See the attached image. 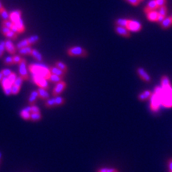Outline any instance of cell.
I'll return each mask as SVG.
<instances>
[{
  "instance_id": "obj_1",
  "label": "cell",
  "mask_w": 172,
  "mask_h": 172,
  "mask_svg": "<svg viewBox=\"0 0 172 172\" xmlns=\"http://www.w3.org/2000/svg\"><path fill=\"white\" fill-rule=\"evenodd\" d=\"M29 70L32 75H37L49 80L51 75L50 68L43 64H31L29 65Z\"/></svg>"
},
{
  "instance_id": "obj_2",
  "label": "cell",
  "mask_w": 172,
  "mask_h": 172,
  "mask_svg": "<svg viewBox=\"0 0 172 172\" xmlns=\"http://www.w3.org/2000/svg\"><path fill=\"white\" fill-rule=\"evenodd\" d=\"M67 55L69 57H86L88 54V51L81 46H72L67 50Z\"/></svg>"
},
{
  "instance_id": "obj_3",
  "label": "cell",
  "mask_w": 172,
  "mask_h": 172,
  "mask_svg": "<svg viewBox=\"0 0 172 172\" xmlns=\"http://www.w3.org/2000/svg\"><path fill=\"white\" fill-rule=\"evenodd\" d=\"M32 80L33 81L38 85L39 88H42L44 89H48L49 88V84H48V80L45 79L44 77L40 76H37V75H32Z\"/></svg>"
},
{
  "instance_id": "obj_4",
  "label": "cell",
  "mask_w": 172,
  "mask_h": 172,
  "mask_svg": "<svg viewBox=\"0 0 172 172\" xmlns=\"http://www.w3.org/2000/svg\"><path fill=\"white\" fill-rule=\"evenodd\" d=\"M18 72H19V76L23 77L24 81H27L29 79L28 72L26 69V60L25 58H23L21 62L18 64Z\"/></svg>"
},
{
  "instance_id": "obj_5",
  "label": "cell",
  "mask_w": 172,
  "mask_h": 172,
  "mask_svg": "<svg viewBox=\"0 0 172 172\" xmlns=\"http://www.w3.org/2000/svg\"><path fill=\"white\" fill-rule=\"evenodd\" d=\"M126 28L129 31H132V32H139V31L141 30L142 25L141 23H139L137 21L128 19Z\"/></svg>"
},
{
  "instance_id": "obj_6",
  "label": "cell",
  "mask_w": 172,
  "mask_h": 172,
  "mask_svg": "<svg viewBox=\"0 0 172 172\" xmlns=\"http://www.w3.org/2000/svg\"><path fill=\"white\" fill-rule=\"evenodd\" d=\"M65 88H66V82H65L64 81H62L59 83H57L53 90V96H54V97L60 96L63 93V91L65 90Z\"/></svg>"
},
{
  "instance_id": "obj_7",
  "label": "cell",
  "mask_w": 172,
  "mask_h": 172,
  "mask_svg": "<svg viewBox=\"0 0 172 172\" xmlns=\"http://www.w3.org/2000/svg\"><path fill=\"white\" fill-rule=\"evenodd\" d=\"M1 84H2V86H3V91H4V93H5L6 96L11 95V88L13 85L9 81L8 78L7 77H3L2 81H1Z\"/></svg>"
},
{
  "instance_id": "obj_8",
  "label": "cell",
  "mask_w": 172,
  "mask_h": 172,
  "mask_svg": "<svg viewBox=\"0 0 172 172\" xmlns=\"http://www.w3.org/2000/svg\"><path fill=\"white\" fill-rule=\"evenodd\" d=\"M137 74H138L139 76L144 81L147 82V83L151 81V78L149 76V74H147V72L145 71V69L143 68H138L137 69Z\"/></svg>"
},
{
  "instance_id": "obj_9",
  "label": "cell",
  "mask_w": 172,
  "mask_h": 172,
  "mask_svg": "<svg viewBox=\"0 0 172 172\" xmlns=\"http://www.w3.org/2000/svg\"><path fill=\"white\" fill-rule=\"evenodd\" d=\"M5 46H6V50L10 54H15L17 52V47L14 45L12 40L7 39L5 41Z\"/></svg>"
},
{
  "instance_id": "obj_10",
  "label": "cell",
  "mask_w": 172,
  "mask_h": 172,
  "mask_svg": "<svg viewBox=\"0 0 172 172\" xmlns=\"http://www.w3.org/2000/svg\"><path fill=\"white\" fill-rule=\"evenodd\" d=\"M114 29H115V31H116V34H118L119 35H121V36H123V37L124 38H129L130 36H131L130 31L128 30L126 27L116 25Z\"/></svg>"
},
{
  "instance_id": "obj_11",
  "label": "cell",
  "mask_w": 172,
  "mask_h": 172,
  "mask_svg": "<svg viewBox=\"0 0 172 172\" xmlns=\"http://www.w3.org/2000/svg\"><path fill=\"white\" fill-rule=\"evenodd\" d=\"M13 23L14 24V25L16 26L19 31V34H23V32L25 30V25H24V22L22 18H19L18 19L15 20L14 22H13Z\"/></svg>"
},
{
  "instance_id": "obj_12",
  "label": "cell",
  "mask_w": 172,
  "mask_h": 172,
  "mask_svg": "<svg viewBox=\"0 0 172 172\" xmlns=\"http://www.w3.org/2000/svg\"><path fill=\"white\" fill-rule=\"evenodd\" d=\"M39 97V94H38V91L34 90L32 91L30 95V97L28 99V103L30 105H34V104L37 101L38 98Z\"/></svg>"
},
{
  "instance_id": "obj_13",
  "label": "cell",
  "mask_w": 172,
  "mask_h": 172,
  "mask_svg": "<svg viewBox=\"0 0 172 172\" xmlns=\"http://www.w3.org/2000/svg\"><path fill=\"white\" fill-rule=\"evenodd\" d=\"M157 8H159V7L158 5H157V3H156V0H151V1H150L149 3H148L147 6L144 8V12L147 14L151 11H155Z\"/></svg>"
},
{
  "instance_id": "obj_14",
  "label": "cell",
  "mask_w": 172,
  "mask_h": 172,
  "mask_svg": "<svg viewBox=\"0 0 172 172\" xmlns=\"http://www.w3.org/2000/svg\"><path fill=\"white\" fill-rule=\"evenodd\" d=\"M50 70L51 74L57 75V76H62V77H65V74H66L64 71L61 70L57 66H51V67H50Z\"/></svg>"
},
{
  "instance_id": "obj_15",
  "label": "cell",
  "mask_w": 172,
  "mask_h": 172,
  "mask_svg": "<svg viewBox=\"0 0 172 172\" xmlns=\"http://www.w3.org/2000/svg\"><path fill=\"white\" fill-rule=\"evenodd\" d=\"M151 96H152V93H151V91L146 90L139 95L138 99L140 101H147V99L150 98Z\"/></svg>"
},
{
  "instance_id": "obj_16",
  "label": "cell",
  "mask_w": 172,
  "mask_h": 172,
  "mask_svg": "<svg viewBox=\"0 0 172 172\" xmlns=\"http://www.w3.org/2000/svg\"><path fill=\"white\" fill-rule=\"evenodd\" d=\"M147 17L149 21L151 22H157L159 17V12L156 11H151L148 13H147Z\"/></svg>"
},
{
  "instance_id": "obj_17",
  "label": "cell",
  "mask_w": 172,
  "mask_h": 172,
  "mask_svg": "<svg viewBox=\"0 0 172 172\" xmlns=\"http://www.w3.org/2000/svg\"><path fill=\"white\" fill-rule=\"evenodd\" d=\"M19 18H22V11L20 10H15L10 14V20L12 23L14 22L15 20L18 19Z\"/></svg>"
},
{
  "instance_id": "obj_18",
  "label": "cell",
  "mask_w": 172,
  "mask_h": 172,
  "mask_svg": "<svg viewBox=\"0 0 172 172\" xmlns=\"http://www.w3.org/2000/svg\"><path fill=\"white\" fill-rule=\"evenodd\" d=\"M38 94H39V98H41L42 100L50 99V94L46 89H44L42 88H38Z\"/></svg>"
},
{
  "instance_id": "obj_19",
  "label": "cell",
  "mask_w": 172,
  "mask_h": 172,
  "mask_svg": "<svg viewBox=\"0 0 172 172\" xmlns=\"http://www.w3.org/2000/svg\"><path fill=\"white\" fill-rule=\"evenodd\" d=\"M161 27L163 29H167L170 28L172 25V18L171 17H166L165 18V19L160 24Z\"/></svg>"
},
{
  "instance_id": "obj_20",
  "label": "cell",
  "mask_w": 172,
  "mask_h": 172,
  "mask_svg": "<svg viewBox=\"0 0 172 172\" xmlns=\"http://www.w3.org/2000/svg\"><path fill=\"white\" fill-rule=\"evenodd\" d=\"M31 56L33 57L34 58L37 60L38 62H42L43 61V57L42 54L40 53L39 51H38L36 49H33L32 50V53H31Z\"/></svg>"
},
{
  "instance_id": "obj_21",
  "label": "cell",
  "mask_w": 172,
  "mask_h": 172,
  "mask_svg": "<svg viewBox=\"0 0 172 172\" xmlns=\"http://www.w3.org/2000/svg\"><path fill=\"white\" fill-rule=\"evenodd\" d=\"M32 50H33V49L31 48V46H27V47H24V48H22L20 49V50H18V53H19L20 55H22V56L31 55Z\"/></svg>"
},
{
  "instance_id": "obj_22",
  "label": "cell",
  "mask_w": 172,
  "mask_h": 172,
  "mask_svg": "<svg viewBox=\"0 0 172 172\" xmlns=\"http://www.w3.org/2000/svg\"><path fill=\"white\" fill-rule=\"evenodd\" d=\"M27 40H28V42L29 44H30V45H35L36 43H38V42H39L40 40V38L38 35H32V36H30V37H29L28 38H27Z\"/></svg>"
},
{
  "instance_id": "obj_23",
  "label": "cell",
  "mask_w": 172,
  "mask_h": 172,
  "mask_svg": "<svg viewBox=\"0 0 172 172\" xmlns=\"http://www.w3.org/2000/svg\"><path fill=\"white\" fill-rule=\"evenodd\" d=\"M62 76H57V75H54V74H51L50 76V78H49V81L51 82V83H54V84H57V83H59L60 81H62Z\"/></svg>"
},
{
  "instance_id": "obj_24",
  "label": "cell",
  "mask_w": 172,
  "mask_h": 172,
  "mask_svg": "<svg viewBox=\"0 0 172 172\" xmlns=\"http://www.w3.org/2000/svg\"><path fill=\"white\" fill-rule=\"evenodd\" d=\"M55 65H56L58 69H60L61 70L64 71L65 74L68 72V66L65 65L64 62H60V61H57V62H55Z\"/></svg>"
},
{
  "instance_id": "obj_25",
  "label": "cell",
  "mask_w": 172,
  "mask_h": 172,
  "mask_svg": "<svg viewBox=\"0 0 172 172\" xmlns=\"http://www.w3.org/2000/svg\"><path fill=\"white\" fill-rule=\"evenodd\" d=\"M161 82H162V85H163L164 88L171 87V82H170V80L167 76H163Z\"/></svg>"
},
{
  "instance_id": "obj_26",
  "label": "cell",
  "mask_w": 172,
  "mask_h": 172,
  "mask_svg": "<svg viewBox=\"0 0 172 172\" xmlns=\"http://www.w3.org/2000/svg\"><path fill=\"white\" fill-rule=\"evenodd\" d=\"M127 22H128V19H127V18H118L115 22V24H116V25H118V26L126 27L127 25Z\"/></svg>"
},
{
  "instance_id": "obj_27",
  "label": "cell",
  "mask_w": 172,
  "mask_h": 172,
  "mask_svg": "<svg viewBox=\"0 0 172 172\" xmlns=\"http://www.w3.org/2000/svg\"><path fill=\"white\" fill-rule=\"evenodd\" d=\"M0 16L3 18V20H9L10 19V14L6 9L3 7L0 10Z\"/></svg>"
},
{
  "instance_id": "obj_28",
  "label": "cell",
  "mask_w": 172,
  "mask_h": 172,
  "mask_svg": "<svg viewBox=\"0 0 172 172\" xmlns=\"http://www.w3.org/2000/svg\"><path fill=\"white\" fill-rule=\"evenodd\" d=\"M27 46H30V44H29L27 38L22 40V41L18 43L17 45H16V47H17L18 50H20V49L24 48V47H27Z\"/></svg>"
},
{
  "instance_id": "obj_29",
  "label": "cell",
  "mask_w": 172,
  "mask_h": 172,
  "mask_svg": "<svg viewBox=\"0 0 172 172\" xmlns=\"http://www.w3.org/2000/svg\"><path fill=\"white\" fill-rule=\"evenodd\" d=\"M30 113H29L27 111L25 110V108L23 109V110L21 111V113H20V116L23 119L25 120H30Z\"/></svg>"
},
{
  "instance_id": "obj_30",
  "label": "cell",
  "mask_w": 172,
  "mask_h": 172,
  "mask_svg": "<svg viewBox=\"0 0 172 172\" xmlns=\"http://www.w3.org/2000/svg\"><path fill=\"white\" fill-rule=\"evenodd\" d=\"M45 106L48 108H52L56 106L55 105V101H54V98H50L48 99L46 101H45Z\"/></svg>"
},
{
  "instance_id": "obj_31",
  "label": "cell",
  "mask_w": 172,
  "mask_h": 172,
  "mask_svg": "<svg viewBox=\"0 0 172 172\" xmlns=\"http://www.w3.org/2000/svg\"><path fill=\"white\" fill-rule=\"evenodd\" d=\"M54 101H55V105L56 106H60V105H62L63 104H65V100L62 96H57L54 97Z\"/></svg>"
},
{
  "instance_id": "obj_32",
  "label": "cell",
  "mask_w": 172,
  "mask_h": 172,
  "mask_svg": "<svg viewBox=\"0 0 172 172\" xmlns=\"http://www.w3.org/2000/svg\"><path fill=\"white\" fill-rule=\"evenodd\" d=\"M41 119H42V114L40 113L30 114V120L32 121H39Z\"/></svg>"
},
{
  "instance_id": "obj_33",
  "label": "cell",
  "mask_w": 172,
  "mask_h": 172,
  "mask_svg": "<svg viewBox=\"0 0 172 172\" xmlns=\"http://www.w3.org/2000/svg\"><path fill=\"white\" fill-rule=\"evenodd\" d=\"M5 37L7 38L10 40H16L18 38V34H16L15 32H14V31H12L11 30V31L8 32V33L5 35Z\"/></svg>"
},
{
  "instance_id": "obj_34",
  "label": "cell",
  "mask_w": 172,
  "mask_h": 172,
  "mask_svg": "<svg viewBox=\"0 0 172 172\" xmlns=\"http://www.w3.org/2000/svg\"><path fill=\"white\" fill-rule=\"evenodd\" d=\"M3 63H4V65H14V60H13V57L9 56V57H5V59L3 60Z\"/></svg>"
},
{
  "instance_id": "obj_35",
  "label": "cell",
  "mask_w": 172,
  "mask_h": 172,
  "mask_svg": "<svg viewBox=\"0 0 172 172\" xmlns=\"http://www.w3.org/2000/svg\"><path fill=\"white\" fill-rule=\"evenodd\" d=\"M159 105V101H158V95L155 94V96L152 98V103H151V107L152 109H156Z\"/></svg>"
},
{
  "instance_id": "obj_36",
  "label": "cell",
  "mask_w": 172,
  "mask_h": 172,
  "mask_svg": "<svg viewBox=\"0 0 172 172\" xmlns=\"http://www.w3.org/2000/svg\"><path fill=\"white\" fill-rule=\"evenodd\" d=\"M6 50L5 46V41H0V58L3 57L4 52Z\"/></svg>"
},
{
  "instance_id": "obj_37",
  "label": "cell",
  "mask_w": 172,
  "mask_h": 172,
  "mask_svg": "<svg viewBox=\"0 0 172 172\" xmlns=\"http://www.w3.org/2000/svg\"><path fill=\"white\" fill-rule=\"evenodd\" d=\"M159 15H162V16H164L166 17V12H167V9H166V6H163L159 7Z\"/></svg>"
},
{
  "instance_id": "obj_38",
  "label": "cell",
  "mask_w": 172,
  "mask_h": 172,
  "mask_svg": "<svg viewBox=\"0 0 172 172\" xmlns=\"http://www.w3.org/2000/svg\"><path fill=\"white\" fill-rule=\"evenodd\" d=\"M14 25V23H12L11 20H3V26H6L7 28L11 29L12 25Z\"/></svg>"
},
{
  "instance_id": "obj_39",
  "label": "cell",
  "mask_w": 172,
  "mask_h": 172,
  "mask_svg": "<svg viewBox=\"0 0 172 172\" xmlns=\"http://www.w3.org/2000/svg\"><path fill=\"white\" fill-rule=\"evenodd\" d=\"M20 88H21V87H18V86L15 85H13L11 88V94H13V95H17L18 93H19Z\"/></svg>"
},
{
  "instance_id": "obj_40",
  "label": "cell",
  "mask_w": 172,
  "mask_h": 172,
  "mask_svg": "<svg viewBox=\"0 0 172 172\" xmlns=\"http://www.w3.org/2000/svg\"><path fill=\"white\" fill-rule=\"evenodd\" d=\"M24 80L23 79V77L22 76H17V78H16V81H14V85H17V86H18V87H21L22 86V85H23V82Z\"/></svg>"
},
{
  "instance_id": "obj_41",
  "label": "cell",
  "mask_w": 172,
  "mask_h": 172,
  "mask_svg": "<svg viewBox=\"0 0 172 172\" xmlns=\"http://www.w3.org/2000/svg\"><path fill=\"white\" fill-rule=\"evenodd\" d=\"M7 78H8L9 81L11 82L12 85H14V81H16V78H17V75L14 74V73H12V74H11V75H10V76H9Z\"/></svg>"
},
{
  "instance_id": "obj_42",
  "label": "cell",
  "mask_w": 172,
  "mask_h": 172,
  "mask_svg": "<svg viewBox=\"0 0 172 172\" xmlns=\"http://www.w3.org/2000/svg\"><path fill=\"white\" fill-rule=\"evenodd\" d=\"M1 72H2V74H3L4 77H8L12 74V71L11 69H3Z\"/></svg>"
},
{
  "instance_id": "obj_43",
  "label": "cell",
  "mask_w": 172,
  "mask_h": 172,
  "mask_svg": "<svg viewBox=\"0 0 172 172\" xmlns=\"http://www.w3.org/2000/svg\"><path fill=\"white\" fill-rule=\"evenodd\" d=\"M97 172H118V171L115 168H101Z\"/></svg>"
},
{
  "instance_id": "obj_44",
  "label": "cell",
  "mask_w": 172,
  "mask_h": 172,
  "mask_svg": "<svg viewBox=\"0 0 172 172\" xmlns=\"http://www.w3.org/2000/svg\"><path fill=\"white\" fill-rule=\"evenodd\" d=\"M22 59H23V57L21 56H19V55H15V54H14V56H13V60H14V65H15V64H19L20 62H21V61H22Z\"/></svg>"
},
{
  "instance_id": "obj_45",
  "label": "cell",
  "mask_w": 172,
  "mask_h": 172,
  "mask_svg": "<svg viewBox=\"0 0 172 172\" xmlns=\"http://www.w3.org/2000/svg\"><path fill=\"white\" fill-rule=\"evenodd\" d=\"M0 31H1V33L5 36L8 32L11 31V29H9L7 28V27H6V26H3V25H2V27H1V29H0Z\"/></svg>"
},
{
  "instance_id": "obj_46",
  "label": "cell",
  "mask_w": 172,
  "mask_h": 172,
  "mask_svg": "<svg viewBox=\"0 0 172 172\" xmlns=\"http://www.w3.org/2000/svg\"><path fill=\"white\" fill-rule=\"evenodd\" d=\"M126 2H127L128 3H130L131 5H132V6H138L139 3H140V1L139 0H125Z\"/></svg>"
},
{
  "instance_id": "obj_47",
  "label": "cell",
  "mask_w": 172,
  "mask_h": 172,
  "mask_svg": "<svg viewBox=\"0 0 172 172\" xmlns=\"http://www.w3.org/2000/svg\"><path fill=\"white\" fill-rule=\"evenodd\" d=\"M40 113V108L36 105H31V113Z\"/></svg>"
},
{
  "instance_id": "obj_48",
  "label": "cell",
  "mask_w": 172,
  "mask_h": 172,
  "mask_svg": "<svg viewBox=\"0 0 172 172\" xmlns=\"http://www.w3.org/2000/svg\"><path fill=\"white\" fill-rule=\"evenodd\" d=\"M156 3H157V5H158V7H161L163 6H166V0H156Z\"/></svg>"
},
{
  "instance_id": "obj_49",
  "label": "cell",
  "mask_w": 172,
  "mask_h": 172,
  "mask_svg": "<svg viewBox=\"0 0 172 172\" xmlns=\"http://www.w3.org/2000/svg\"><path fill=\"white\" fill-rule=\"evenodd\" d=\"M165 18L166 17H164V16H162V15H159V17H158V19H157V22L161 24V23H162V22H163V21L165 19Z\"/></svg>"
},
{
  "instance_id": "obj_50",
  "label": "cell",
  "mask_w": 172,
  "mask_h": 172,
  "mask_svg": "<svg viewBox=\"0 0 172 172\" xmlns=\"http://www.w3.org/2000/svg\"><path fill=\"white\" fill-rule=\"evenodd\" d=\"M168 165H169V170L172 171V159H170L168 161Z\"/></svg>"
},
{
  "instance_id": "obj_51",
  "label": "cell",
  "mask_w": 172,
  "mask_h": 172,
  "mask_svg": "<svg viewBox=\"0 0 172 172\" xmlns=\"http://www.w3.org/2000/svg\"><path fill=\"white\" fill-rule=\"evenodd\" d=\"M3 77H4V76H3L2 72H0V83H1V81H2V80H3Z\"/></svg>"
},
{
  "instance_id": "obj_52",
  "label": "cell",
  "mask_w": 172,
  "mask_h": 172,
  "mask_svg": "<svg viewBox=\"0 0 172 172\" xmlns=\"http://www.w3.org/2000/svg\"><path fill=\"white\" fill-rule=\"evenodd\" d=\"M3 7H4V6H3V4H2V3L0 2V10H1V9L3 8Z\"/></svg>"
},
{
  "instance_id": "obj_53",
  "label": "cell",
  "mask_w": 172,
  "mask_h": 172,
  "mask_svg": "<svg viewBox=\"0 0 172 172\" xmlns=\"http://www.w3.org/2000/svg\"><path fill=\"white\" fill-rule=\"evenodd\" d=\"M1 159H2V152H1V151H0V160H1Z\"/></svg>"
},
{
  "instance_id": "obj_54",
  "label": "cell",
  "mask_w": 172,
  "mask_h": 172,
  "mask_svg": "<svg viewBox=\"0 0 172 172\" xmlns=\"http://www.w3.org/2000/svg\"><path fill=\"white\" fill-rule=\"evenodd\" d=\"M139 1H140V2H142V1H144V0H139Z\"/></svg>"
},
{
  "instance_id": "obj_55",
  "label": "cell",
  "mask_w": 172,
  "mask_h": 172,
  "mask_svg": "<svg viewBox=\"0 0 172 172\" xmlns=\"http://www.w3.org/2000/svg\"><path fill=\"white\" fill-rule=\"evenodd\" d=\"M170 172H172V171H170Z\"/></svg>"
},
{
  "instance_id": "obj_56",
  "label": "cell",
  "mask_w": 172,
  "mask_h": 172,
  "mask_svg": "<svg viewBox=\"0 0 172 172\" xmlns=\"http://www.w3.org/2000/svg\"><path fill=\"white\" fill-rule=\"evenodd\" d=\"M171 18H172V15H171Z\"/></svg>"
},
{
  "instance_id": "obj_57",
  "label": "cell",
  "mask_w": 172,
  "mask_h": 172,
  "mask_svg": "<svg viewBox=\"0 0 172 172\" xmlns=\"http://www.w3.org/2000/svg\"><path fill=\"white\" fill-rule=\"evenodd\" d=\"M0 163H1V160H0Z\"/></svg>"
}]
</instances>
